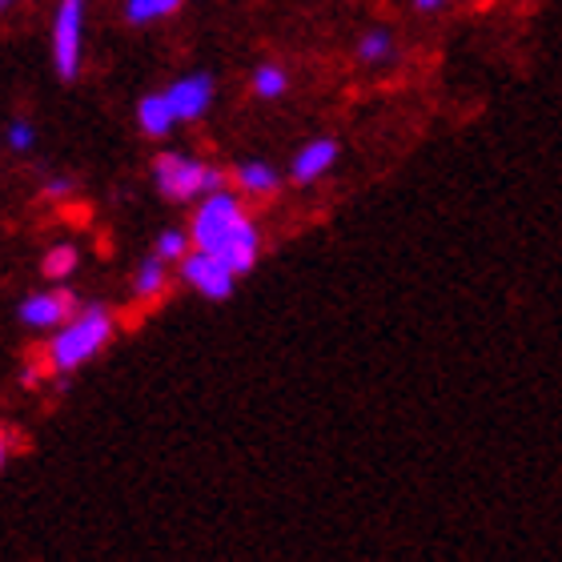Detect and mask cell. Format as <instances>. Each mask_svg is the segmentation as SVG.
Here are the masks:
<instances>
[{"mask_svg": "<svg viewBox=\"0 0 562 562\" xmlns=\"http://www.w3.org/2000/svg\"><path fill=\"white\" fill-rule=\"evenodd\" d=\"M189 237H193L198 249L217 254L237 278L254 270L261 249L258 225L249 222L246 210H241V198L229 193V189H217V193L201 198L198 213H193V225H189Z\"/></svg>", "mask_w": 562, "mask_h": 562, "instance_id": "cell-1", "label": "cell"}, {"mask_svg": "<svg viewBox=\"0 0 562 562\" xmlns=\"http://www.w3.org/2000/svg\"><path fill=\"white\" fill-rule=\"evenodd\" d=\"M113 314L93 305V310H77V314L57 326V338L48 341V370H57V374H72L77 366L93 362L97 353L105 350L109 338H113Z\"/></svg>", "mask_w": 562, "mask_h": 562, "instance_id": "cell-2", "label": "cell"}, {"mask_svg": "<svg viewBox=\"0 0 562 562\" xmlns=\"http://www.w3.org/2000/svg\"><path fill=\"white\" fill-rule=\"evenodd\" d=\"M153 181H157V193L169 201H201L205 193L225 189L222 169H213L189 153H161L153 161Z\"/></svg>", "mask_w": 562, "mask_h": 562, "instance_id": "cell-3", "label": "cell"}, {"mask_svg": "<svg viewBox=\"0 0 562 562\" xmlns=\"http://www.w3.org/2000/svg\"><path fill=\"white\" fill-rule=\"evenodd\" d=\"M85 60V0H60L53 16V65L60 81H72Z\"/></svg>", "mask_w": 562, "mask_h": 562, "instance_id": "cell-4", "label": "cell"}, {"mask_svg": "<svg viewBox=\"0 0 562 562\" xmlns=\"http://www.w3.org/2000/svg\"><path fill=\"white\" fill-rule=\"evenodd\" d=\"M181 278H186V285H193L201 297H210V302H225V297L234 293L237 273L229 270L217 254L193 246V254H186V258H181Z\"/></svg>", "mask_w": 562, "mask_h": 562, "instance_id": "cell-5", "label": "cell"}, {"mask_svg": "<svg viewBox=\"0 0 562 562\" xmlns=\"http://www.w3.org/2000/svg\"><path fill=\"white\" fill-rule=\"evenodd\" d=\"M72 314H77V297H72L69 290L33 293V297L21 305V322L33 329H57V326H65Z\"/></svg>", "mask_w": 562, "mask_h": 562, "instance_id": "cell-6", "label": "cell"}, {"mask_svg": "<svg viewBox=\"0 0 562 562\" xmlns=\"http://www.w3.org/2000/svg\"><path fill=\"white\" fill-rule=\"evenodd\" d=\"M165 101L173 105L177 121H198L213 105V81L205 72H189V77H181V81H173L165 89Z\"/></svg>", "mask_w": 562, "mask_h": 562, "instance_id": "cell-7", "label": "cell"}, {"mask_svg": "<svg viewBox=\"0 0 562 562\" xmlns=\"http://www.w3.org/2000/svg\"><path fill=\"white\" fill-rule=\"evenodd\" d=\"M334 161H338V140L317 137V140H310L305 149H297L290 173L297 186H310V181H317V177H326L329 169H334Z\"/></svg>", "mask_w": 562, "mask_h": 562, "instance_id": "cell-8", "label": "cell"}, {"mask_svg": "<svg viewBox=\"0 0 562 562\" xmlns=\"http://www.w3.org/2000/svg\"><path fill=\"white\" fill-rule=\"evenodd\" d=\"M234 186L241 198H273L281 186V177L273 165L266 161H246V165H237L234 169Z\"/></svg>", "mask_w": 562, "mask_h": 562, "instance_id": "cell-9", "label": "cell"}, {"mask_svg": "<svg viewBox=\"0 0 562 562\" xmlns=\"http://www.w3.org/2000/svg\"><path fill=\"white\" fill-rule=\"evenodd\" d=\"M137 125L145 137H169L177 125L173 117V105L165 101V93H149L145 101L137 105Z\"/></svg>", "mask_w": 562, "mask_h": 562, "instance_id": "cell-10", "label": "cell"}, {"mask_svg": "<svg viewBox=\"0 0 562 562\" xmlns=\"http://www.w3.org/2000/svg\"><path fill=\"white\" fill-rule=\"evenodd\" d=\"M165 266H169V261H161L157 254L137 266V273H133V293H137L140 302H153V297L165 293Z\"/></svg>", "mask_w": 562, "mask_h": 562, "instance_id": "cell-11", "label": "cell"}, {"mask_svg": "<svg viewBox=\"0 0 562 562\" xmlns=\"http://www.w3.org/2000/svg\"><path fill=\"white\" fill-rule=\"evenodd\" d=\"M181 9V0H125V21L130 24H153L165 21Z\"/></svg>", "mask_w": 562, "mask_h": 562, "instance_id": "cell-12", "label": "cell"}, {"mask_svg": "<svg viewBox=\"0 0 562 562\" xmlns=\"http://www.w3.org/2000/svg\"><path fill=\"white\" fill-rule=\"evenodd\" d=\"M358 57H362L366 65H382V60H390L394 57V36H390L386 29L366 33L362 41H358Z\"/></svg>", "mask_w": 562, "mask_h": 562, "instance_id": "cell-13", "label": "cell"}, {"mask_svg": "<svg viewBox=\"0 0 562 562\" xmlns=\"http://www.w3.org/2000/svg\"><path fill=\"white\" fill-rule=\"evenodd\" d=\"M285 89H290V77H285L281 65H261V69L254 72V93H258L261 101H273V97H281Z\"/></svg>", "mask_w": 562, "mask_h": 562, "instance_id": "cell-14", "label": "cell"}, {"mask_svg": "<svg viewBox=\"0 0 562 562\" xmlns=\"http://www.w3.org/2000/svg\"><path fill=\"white\" fill-rule=\"evenodd\" d=\"M189 241H193V237H189L186 229H165V234H157V249H153V254L161 261H181L189 254Z\"/></svg>", "mask_w": 562, "mask_h": 562, "instance_id": "cell-15", "label": "cell"}, {"mask_svg": "<svg viewBox=\"0 0 562 562\" xmlns=\"http://www.w3.org/2000/svg\"><path fill=\"white\" fill-rule=\"evenodd\" d=\"M77 261H81V254L72 246H57V249H48V258H45V273L53 281H65L72 270H77Z\"/></svg>", "mask_w": 562, "mask_h": 562, "instance_id": "cell-16", "label": "cell"}, {"mask_svg": "<svg viewBox=\"0 0 562 562\" xmlns=\"http://www.w3.org/2000/svg\"><path fill=\"white\" fill-rule=\"evenodd\" d=\"M9 145L16 153L33 149V125H29V121H12V125H9Z\"/></svg>", "mask_w": 562, "mask_h": 562, "instance_id": "cell-17", "label": "cell"}, {"mask_svg": "<svg viewBox=\"0 0 562 562\" xmlns=\"http://www.w3.org/2000/svg\"><path fill=\"white\" fill-rule=\"evenodd\" d=\"M45 193H48V198H69V193H72V181L57 177V181H48V186H45Z\"/></svg>", "mask_w": 562, "mask_h": 562, "instance_id": "cell-18", "label": "cell"}, {"mask_svg": "<svg viewBox=\"0 0 562 562\" xmlns=\"http://www.w3.org/2000/svg\"><path fill=\"white\" fill-rule=\"evenodd\" d=\"M450 0H414V9L418 12H438V9H446Z\"/></svg>", "mask_w": 562, "mask_h": 562, "instance_id": "cell-19", "label": "cell"}, {"mask_svg": "<svg viewBox=\"0 0 562 562\" xmlns=\"http://www.w3.org/2000/svg\"><path fill=\"white\" fill-rule=\"evenodd\" d=\"M4 458H9V434L0 430V467H4Z\"/></svg>", "mask_w": 562, "mask_h": 562, "instance_id": "cell-20", "label": "cell"}, {"mask_svg": "<svg viewBox=\"0 0 562 562\" xmlns=\"http://www.w3.org/2000/svg\"><path fill=\"white\" fill-rule=\"evenodd\" d=\"M12 4H16V0H0V12H4V9H12Z\"/></svg>", "mask_w": 562, "mask_h": 562, "instance_id": "cell-21", "label": "cell"}]
</instances>
